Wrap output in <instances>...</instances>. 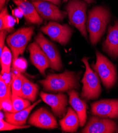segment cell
Here are the masks:
<instances>
[{
	"label": "cell",
	"mask_w": 118,
	"mask_h": 133,
	"mask_svg": "<svg viewBox=\"0 0 118 133\" xmlns=\"http://www.w3.org/2000/svg\"><path fill=\"white\" fill-rule=\"evenodd\" d=\"M12 94L21 97L22 94V79L20 75V72H18L17 73H12Z\"/></svg>",
	"instance_id": "cb8c5ba5"
},
{
	"label": "cell",
	"mask_w": 118,
	"mask_h": 133,
	"mask_svg": "<svg viewBox=\"0 0 118 133\" xmlns=\"http://www.w3.org/2000/svg\"><path fill=\"white\" fill-rule=\"evenodd\" d=\"M8 31L5 30H0V55L2 54L4 47V43Z\"/></svg>",
	"instance_id": "83f0119b"
},
{
	"label": "cell",
	"mask_w": 118,
	"mask_h": 133,
	"mask_svg": "<svg viewBox=\"0 0 118 133\" xmlns=\"http://www.w3.org/2000/svg\"><path fill=\"white\" fill-rule=\"evenodd\" d=\"M68 94L70 97L69 102L77 114L80 120V125L82 127L85 124L87 119L86 110L88 108L87 104L80 98L76 91L71 90Z\"/></svg>",
	"instance_id": "e0dca14e"
},
{
	"label": "cell",
	"mask_w": 118,
	"mask_h": 133,
	"mask_svg": "<svg viewBox=\"0 0 118 133\" xmlns=\"http://www.w3.org/2000/svg\"><path fill=\"white\" fill-rule=\"evenodd\" d=\"M35 41L47 55L50 68L57 71H60L62 69L61 59L55 45L40 32L36 36Z\"/></svg>",
	"instance_id": "ba28073f"
},
{
	"label": "cell",
	"mask_w": 118,
	"mask_h": 133,
	"mask_svg": "<svg viewBox=\"0 0 118 133\" xmlns=\"http://www.w3.org/2000/svg\"><path fill=\"white\" fill-rule=\"evenodd\" d=\"M40 30L52 41L62 45L68 43L72 34V30L67 24L61 25L54 21H50L47 25L42 26Z\"/></svg>",
	"instance_id": "52a82bcc"
},
{
	"label": "cell",
	"mask_w": 118,
	"mask_h": 133,
	"mask_svg": "<svg viewBox=\"0 0 118 133\" xmlns=\"http://www.w3.org/2000/svg\"><path fill=\"white\" fill-rule=\"evenodd\" d=\"M22 79V94L21 97L33 102L37 97L38 92V85L31 82L30 81L20 73Z\"/></svg>",
	"instance_id": "ffe728a7"
},
{
	"label": "cell",
	"mask_w": 118,
	"mask_h": 133,
	"mask_svg": "<svg viewBox=\"0 0 118 133\" xmlns=\"http://www.w3.org/2000/svg\"><path fill=\"white\" fill-rule=\"evenodd\" d=\"M103 48L112 57H118V21H115L114 25L109 26L108 35Z\"/></svg>",
	"instance_id": "9a60e30c"
},
{
	"label": "cell",
	"mask_w": 118,
	"mask_h": 133,
	"mask_svg": "<svg viewBox=\"0 0 118 133\" xmlns=\"http://www.w3.org/2000/svg\"><path fill=\"white\" fill-rule=\"evenodd\" d=\"M47 91L64 92L77 89L78 87L75 72L66 71L61 74H50L39 81Z\"/></svg>",
	"instance_id": "7a4b0ae2"
},
{
	"label": "cell",
	"mask_w": 118,
	"mask_h": 133,
	"mask_svg": "<svg viewBox=\"0 0 118 133\" xmlns=\"http://www.w3.org/2000/svg\"><path fill=\"white\" fill-rule=\"evenodd\" d=\"M34 29L32 26L23 27L8 37L6 41L12 51L13 68L15 67L19 55L23 54L33 34Z\"/></svg>",
	"instance_id": "3957f363"
},
{
	"label": "cell",
	"mask_w": 118,
	"mask_h": 133,
	"mask_svg": "<svg viewBox=\"0 0 118 133\" xmlns=\"http://www.w3.org/2000/svg\"><path fill=\"white\" fill-rule=\"evenodd\" d=\"M40 96L42 100L50 105L52 112L56 116L61 117L64 115L67 105V98L66 95L61 92L55 95L41 92Z\"/></svg>",
	"instance_id": "4fadbf2b"
},
{
	"label": "cell",
	"mask_w": 118,
	"mask_h": 133,
	"mask_svg": "<svg viewBox=\"0 0 118 133\" xmlns=\"http://www.w3.org/2000/svg\"><path fill=\"white\" fill-rule=\"evenodd\" d=\"M12 102L15 112L23 110L31 105L29 100L13 94H12Z\"/></svg>",
	"instance_id": "603a6c76"
},
{
	"label": "cell",
	"mask_w": 118,
	"mask_h": 133,
	"mask_svg": "<svg viewBox=\"0 0 118 133\" xmlns=\"http://www.w3.org/2000/svg\"><path fill=\"white\" fill-rule=\"evenodd\" d=\"M91 113L96 116L110 118H118V100H101L91 103Z\"/></svg>",
	"instance_id": "30bf717a"
},
{
	"label": "cell",
	"mask_w": 118,
	"mask_h": 133,
	"mask_svg": "<svg viewBox=\"0 0 118 133\" xmlns=\"http://www.w3.org/2000/svg\"><path fill=\"white\" fill-rule=\"evenodd\" d=\"M0 62L2 68L1 73H10L12 62V54L6 46H4L2 54L0 55Z\"/></svg>",
	"instance_id": "7402d4cb"
},
{
	"label": "cell",
	"mask_w": 118,
	"mask_h": 133,
	"mask_svg": "<svg viewBox=\"0 0 118 133\" xmlns=\"http://www.w3.org/2000/svg\"><path fill=\"white\" fill-rule=\"evenodd\" d=\"M28 50L32 64L39 70L41 75H45V70L50 67L48 58L45 52L36 42L29 45Z\"/></svg>",
	"instance_id": "5bb4252c"
},
{
	"label": "cell",
	"mask_w": 118,
	"mask_h": 133,
	"mask_svg": "<svg viewBox=\"0 0 118 133\" xmlns=\"http://www.w3.org/2000/svg\"><path fill=\"white\" fill-rule=\"evenodd\" d=\"M6 1V0H0V10H1V11L3 8Z\"/></svg>",
	"instance_id": "f546056e"
},
{
	"label": "cell",
	"mask_w": 118,
	"mask_h": 133,
	"mask_svg": "<svg viewBox=\"0 0 118 133\" xmlns=\"http://www.w3.org/2000/svg\"><path fill=\"white\" fill-rule=\"evenodd\" d=\"M63 1H64V2H67L68 0H63ZM84 1H86L88 3H91L94 2V0H84Z\"/></svg>",
	"instance_id": "4dcf8cb0"
},
{
	"label": "cell",
	"mask_w": 118,
	"mask_h": 133,
	"mask_svg": "<svg viewBox=\"0 0 118 133\" xmlns=\"http://www.w3.org/2000/svg\"><path fill=\"white\" fill-rule=\"evenodd\" d=\"M59 123L63 131L74 132L76 131L80 125V120L76 112L70 107L68 108L66 116L61 119Z\"/></svg>",
	"instance_id": "d6986e66"
},
{
	"label": "cell",
	"mask_w": 118,
	"mask_h": 133,
	"mask_svg": "<svg viewBox=\"0 0 118 133\" xmlns=\"http://www.w3.org/2000/svg\"><path fill=\"white\" fill-rule=\"evenodd\" d=\"M13 2L28 22L38 24L43 23V18L32 4L24 0H13Z\"/></svg>",
	"instance_id": "2e32d148"
},
{
	"label": "cell",
	"mask_w": 118,
	"mask_h": 133,
	"mask_svg": "<svg viewBox=\"0 0 118 133\" xmlns=\"http://www.w3.org/2000/svg\"><path fill=\"white\" fill-rule=\"evenodd\" d=\"M0 114H1V116H0V119H3V117H4V114H3L2 111H1V112H0Z\"/></svg>",
	"instance_id": "1f68e13d"
},
{
	"label": "cell",
	"mask_w": 118,
	"mask_h": 133,
	"mask_svg": "<svg viewBox=\"0 0 118 133\" xmlns=\"http://www.w3.org/2000/svg\"><path fill=\"white\" fill-rule=\"evenodd\" d=\"M115 122L108 118L93 116L91 117L84 129V133H113L116 130Z\"/></svg>",
	"instance_id": "9c48e42d"
},
{
	"label": "cell",
	"mask_w": 118,
	"mask_h": 133,
	"mask_svg": "<svg viewBox=\"0 0 118 133\" xmlns=\"http://www.w3.org/2000/svg\"><path fill=\"white\" fill-rule=\"evenodd\" d=\"M15 23L14 19L9 15L7 8H3L0 13V30L11 31L13 28Z\"/></svg>",
	"instance_id": "44dd1931"
},
{
	"label": "cell",
	"mask_w": 118,
	"mask_h": 133,
	"mask_svg": "<svg viewBox=\"0 0 118 133\" xmlns=\"http://www.w3.org/2000/svg\"><path fill=\"white\" fill-rule=\"evenodd\" d=\"M110 17V11L104 6H96L89 11L87 28L92 45H96L100 41L106 30Z\"/></svg>",
	"instance_id": "6da1fadb"
},
{
	"label": "cell",
	"mask_w": 118,
	"mask_h": 133,
	"mask_svg": "<svg viewBox=\"0 0 118 133\" xmlns=\"http://www.w3.org/2000/svg\"><path fill=\"white\" fill-rule=\"evenodd\" d=\"M82 62L85 65L86 71L81 81L83 83L81 97L87 100L97 99L102 91L99 76L91 69L87 57H84Z\"/></svg>",
	"instance_id": "277c9868"
},
{
	"label": "cell",
	"mask_w": 118,
	"mask_h": 133,
	"mask_svg": "<svg viewBox=\"0 0 118 133\" xmlns=\"http://www.w3.org/2000/svg\"><path fill=\"white\" fill-rule=\"evenodd\" d=\"M41 100H39L34 102L33 104L30 105L23 110L18 111L17 112H5V121L11 124H13L17 126H24L26 123L30 112L33 108L40 102Z\"/></svg>",
	"instance_id": "ac0fdd59"
},
{
	"label": "cell",
	"mask_w": 118,
	"mask_h": 133,
	"mask_svg": "<svg viewBox=\"0 0 118 133\" xmlns=\"http://www.w3.org/2000/svg\"><path fill=\"white\" fill-rule=\"evenodd\" d=\"M30 127L29 125H24V126H17L13 124H11L8 123L7 122L3 120V119H0V130L5 131V130H11L14 129L28 128Z\"/></svg>",
	"instance_id": "484cf974"
},
{
	"label": "cell",
	"mask_w": 118,
	"mask_h": 133,
	"mask_svg": "<svg viewBox=\"0 0 118 133\" xmlns=\"http://www.w3.org/2000/svg\"><path fill=\"white\" fill-rule=\"evenodd\" d=\"M0 101L12 98L11 85L7 84L0 76Z\"/></svg>",
	"instance_id": "d4e9b609"
},
{
	"label": "cell",
	"mask_w": 118,
	"mask_h": 133,
	"mask_svg": "<svg viewBox=\"0 0 118 133\" xmlns=\"http://www.w3.org/2000/svg\"><path fill=\"white\" fill-rule=\"evenodd\" d=\"M96 63L92 64V66L101 78L104 86L108 89L111 88L116 81L117 74L115 66L99 51H96Z\"/></svg>",
	"instance_id": "5b68a950"
},
{
	"label": "cell",
	"mask_w": 118,
	"mask_h": 133,
	"mask_svg": "<svg viewBox=\"0 0 118 133\" xmlns=\"http://www.w3.org/2000/svg\"><path fill=\"white\" fill-rule=\"evenodd\" d=\"M28 124L44 129H55L57 127L55 118L45 108H40L34 111L29 118Z\"/></svg>",
	"instance_id": "8fae6325"
},
{
	"label": "cell",
	"mask_w": 118,
	"mask_h": 133,
	"mask_svg": "<svg viewBox=\"0 0 118 133\" xmlns=\"http://www.w3.org/2000/svg\"><path fill=\"white\" fill-rule=\"evenodd\" d=\"M32 4L43 19L61 21L66 16V13L61 11L54 3L43 1H35Z\"/></svg>",
	"instance_id": "7c38bea8"
},
{
	"label": "cell",
	"mask_w": 118,
	"mask_h": 133,
	"mask_svg": "<svg viewBox=\"0 0 118 133\" xmlns=\"http://www.w3.org/2000/svg\"><path fill=\"white\" fill-rule=\"evenodd\" d=\"M70 22L71 24L80 31L81 34L87 38L85 23L87 4L80 0H72L65 7Z\"/></svg>",
	"instance_id": "8992f818"
},
{
	"label": "cell",
	"mask_w": 118,
	"mask_h": 133,
	"mask_svg": "<svg viewBox=\"0 0 118 133\" xmlns=\"http://www.w3.org/2000/svg\"><path fill=\"white\" fill-rule=\"evenodd\" d=\"M33 1H48L54 3L56 5H59L60 3V0H33Z\"/></svg>",
	"instance_id": "f1b7e54d"
},
{
	"label": "cell",
	"mask_w": 118,
	"mask_h": 133,
	"mask_svg": "<svg viewBox=\"0 0 118 133\" xmlns=\"http://www.w3.org/2000/svg\"><path fill=\"white\" fill-rule=\"evenodd\" d=\"M0 105H1V110H3L5 112L12 113L15 112L12 102V98L0 101Z\"/></svg>",
	"instance_id": "4316f807"
}]
</instances>
